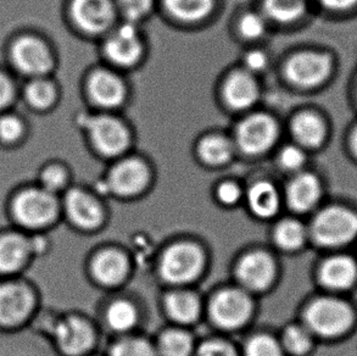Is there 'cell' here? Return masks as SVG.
<instances>
[{
    "label": "cell",
    "mask_w": 357,
    "mask_h": 356,
    "mask_svg": "<svg viewBox=\"0 0 357 356\" xmlns=\"http://www.w3.org/2000/svg\"><path fill=\"white\" fill-rule=\"evenodd\" d=\"M120 21L140 24L154 13L156 0H115Z\"/></svg>",
    "instance_id": "30"
},
{
    "label": "cell",
    "mask_w": 357,
    "mask_h": 356,
    "mask_svg": "<svg viewBox=\"0 0 357 356\" xmlns=\"http://www.w3.org/2000/svg\"><path fill=\"white\" fill-rule=\"evenodd\" d=\"M306 163V153L296 143L285 144L277 151V164L288 172L298 174Z\"/></svg>",
    "instance_id": "35"
},
{
    "label": "cell",
    "mask_w": 357,
    "mask_h": 356,
    "mask_svg": "<svg viewBox=\"0 0 357 356\" xmlns=\"http://www.w3.org/2000/svg\"><path fill=\"white\" fill-rule=\"evenodd\" d=\"M314 239L324 246H342L357 236V215L343 207H329L316 217Z\"/></svg>",
    "instance_id": "12"
},
{
    "label": "cell",
    "mask_w": 357,
    "mask_h": 356,
    "mask_svg": "<svg viewBox=\"0 0 357 356\" xmlns=\"http://www.w3.org/2000/svg\"><path fill=\"white\" fill-rule=\"evenodd\" d=\"M150 175L146 161L139 156L126 154L112 164L107 172L105 186L117 195H135L148 186Z\"/></svg>",
    "instance_id": "11"
},
{
    "label": "cell",
    "mask_w": 357,
    "mask_h": 356,
    "mask_svg": "<svg viewBox=\"0 0 357 356\" xmlns=\"http://www.w3.org/2000/svg\"><path fill=\"white\" fill-rule=\"evenodd\" d=\"M84 88L88 99L98 111L117 112L127 104L130 96L125 76L107 65L93 68L87 75Z\"/></svg>",
    "instance_id": "6"
},
{
    "label": "cell",
    "mask_w": 357,
    "mask_h": 356,
    "mask_svg": "<svg viewBox=\"0 0 357 356\" xmlns=\"http://www.w3.org/2000/svg\"><path fill=\"white\" fill-rule=\"evenodd\" d=\"M70 16L83 34L100 38L120 21L115 0H71Z\"/></svg>",
    "instance_id": "7"
},
{
    "label": "cell",
    "mask_w": 357,
    "mask_h": 356,
    "mask_svg": "<svg viewBox=\"0 0 357 356\" xmlns=\"http://www.w3.org/2000/svg\"><path fill=\"white\" fill-rule=\"evenodd\" d=\"M306 322L312 332L322 337H335L350 327L353 313L348 305L340 300L319 299L307 309Z\"/></svg>",
    "instance_id": "10"
},
{
    "label": "cell",
    "mask_w": 357,
    "mask_h": 356,
    "mask_svg": "<svg viewBox=\"0 0 357 356\" xmlns=\"http://www.w3.org/2000/svg\"><path fill=\"white\" fill-rule=\"evenodd\" d=\"M319 1L329 9H347L357 3V0H319Z\"/></svg>",
    "instance_id": "45"
},
{
    "label": "cell",
    "mask_w": 357,
    "mask_h": 356,
    "mask_svg": "<svg viewBox=\"0 0 357 356\" xmlns=\"http://www.w3.org/2000/svg\"><path fill=\"white\" fill-rule=\"evenodd\" d=\"M289 131L294 143L304 149L317 148L327 135L324 120L312 111L296 112L290 120Z\"/></svg>",
    "instance_id": "22"
},
{
    "label": "cell",
    "mask_w": 357,
    "mask_h": 356,
    "mask_svg": "<svg viewBox=\"0 0 357 356\" xmlns=\"http://www.w3.org/2000/svg\"><path fill=\"white\" fill-rule=\"evenodd\" d=\"M22 135V125L14 116L0 117V140L10 143L19 140Z\"/></svg>",
    "instance_id": "41"
},
{
    "label": "cell",
    "mask_w": 357,
    "mask_h": 356,
    "mask_svg": "<svg viewBox=\"0 0 357 356\" xmlns=\"http://www.w3.org/2000/svg\"><path fill=\"white\" fill-rule=\"evenodd\" d=\"M11 59L15 68L29 76H44L52 71L53 55L48 47L34 37L20 38L13 47Z\"/></svg>",
    "instance_id": "15"
},
{
    "label": "cell",
    "mask_w": 357,
    "mask_h": 356,
    "mask_svg": "<svg viewBox=\"0 0 357 356\" xmlns=\"http://www.w3.org/2000/svg\"><path fill=\"white\" fill-rule=\"evenodd\" d=\"M33 258L29 233L19 228L0 232V279L19 277Z\"/></svg>",
    "instance_id": "14"
},
{
    "label": "cell",
    "mask_w": 357,
    "mask_h": 356,
    "mask_svg": "<svg viewBox=\"0 0 357 356\" xmlns=\"http://www.w3.org/2000/svg\"><path fill=\"white\" fill-rule=\"evenodd\" d=\"M311 336L306 328L293 326L285 329L283 344L288 352L294 355H303L311 348Z\"/></svg>",
    "instance_id": "36"
},
{
    "label": "cell",
    "mask_w": 357,
    "mask_h": 356,
    "mask_svg": "<svg viewBox=\"0 0 357 356\" xmlns=\"http://www.w3.org/2000/svg\"><path fill=\"white\" fill-rule=\"evenodd\" d=\"M54 343L66 356H81L93 344V331L84 320L75 316L59 320L52 329Z\"/></svg>",
    "instance_id": "16"
},
{
    "label": "cell",
    "mask_w": 357,
    "mask_h": 356,
    "mask_svg": "<svg viewBox=\"0 0 357 356\" xmlns=\"http://www.w3.org/2000/svg\"><path fill=\"white\" fill-rule=\"evenodd\" d=\"M304 227L294 220H285L280 222L275 231V241L284 251L299 249L305 242Z\"/></svg>",
    "instance_id": "31"
},
{
    "label": "cell",
    "mask_w": 357,
    "mask_h": 356,
    "mask_svg": "<svg viewBox=\"0 0 357 356\" xmlns=\"http://www.w3.org/2000/svg\"><path fill=\"white\" fill-rule=\"evenodd\" d=\"M68 183V174L60 165H50L39 175V187L43 188L52 194L63 192Z\"/></svg>",
    "instance_id": "38"
},
{
    "label": "cell",
    "mask_w": 357,
    "mask_h": 356,
    "mask_svg": "<svg viewBox=\"0 0 357 356\" xmlns=\"http://www.w3.org/2000/svg\"><path fill=\"white\" fill-rule=\"evenodd\" d=\"M166 308L169 316L181 323L193 322L200 311L198 299L185 292L171 294L166 300Z\"/></svg>",
    "instance_id": "29"
},
{
    "label": "cell",
    "mask_w": 357,
    "mask_h": 356,
    "mask_svg": "<svg viewBox=\"0 0 357 356\" xmlns=\"http://www.w3.org/2000/svg\"><path fill=\"white\" fill-rule=\"evenodd\" d=\"M14 96V89L11 86L9 78L5 77L3 73H0V109L9 104Z\"/></svg>",
    "instance_id": "44"
},
{
    "label": "cell",
    "mask_w": 357,
    "mask_h": 356,
    "mask_svg": "<svg viewBox=\"0 0 357 356\" xmlns=\"http://www.w3.org/2000/svg\"><path fill=\"white\" fill-rule=\"evenodd\" d=\"M356 276V265L348 256H335L329 259L321 269V279L329 288H349L353 285Z\"/></svg>",
    "instance_id": "26"
},
{
    "label": "cell",
    "mask_w": 357,
    "mask_h": 356,
    "mask_svg": "<svg viewBox=\"0 0 357 356\" xmlns=\"http://www.w3.org/2000/svg\"><path fill=\"white\" fill-rule=\"evenodd\" d=\"M192 338L182 331H169L160 339V350L164 356H189Z\"/></svg>",
    "instance_id": "34"
},
{
    "label": "cell",
    "mask_w": 357,
    "mask_h": 356,
    "mask_svg": "<svg viewBox=\"0 0 357 356\" xmlns=\"http://www.w3.org/2000/svg\"><path fill=\"white\" fill-rule=\"evenodd\" d=\"M37 298L20 277L0 279V329H19L33 318Z\"/></svg>",
    "instance_id": "5"
},
{
    "label": "cell",
    "mask_w": 357,
    "mask_h": 356,
    "mask_svg": "<svg viewBox=\"0 0 357 356\" xmlns=\"http://www.w3.org/2000/svg\"><path fill=\"white\" fill-rule=\"evenodd\" d=\"M102 55L105 65L121 73L139 66L146 53L144 34L140 24L119 21L102 38Z\"/></svg>",
    "instance_id": "4"
},
{
    "label": "cell",
    "mask_w": 357,
    "mask_h": 356,
    "mask_svg": "<svg viewBox=\"0 0 357 356\" xmlns=\"http://www.w3.org/2000/svg\"><path fill=\"white\" fill-rule=\"evenodd\" d=\"M63 212L70 222L83 230H92L102 221V207L89 193L71 188L63 195Z\"/></svg>",
    "instance_id": "18"
},
{
    "label": "cell",
    "mask_w": 357,
    "mask_h": 356,
    "mask_svg": "<svg viewBox=\"0 0 357 356\" xmlns=\"http://www.w3.org/2000/svg\"><path fill=\"white\" fill-rule=\"evenodd\" d=\"M81 125L93 150L102 158L119 159L128 154L135 143L130 124L117 112L97 111L84 114Z\"/></svg>",
    "instance_id": "1"
},
{
    "label": "cell",
    "mask_w": 357,
    "mask_h": 356,
    "mask_svg": "<svg viewBox=\"0 0 357 356\" xmlns=\"http://www.w3.org/2000/svg\"><path fill=\"white\" fill-rule=\"evenodd\" d=\"M271 58L264 49L252 47L245 50L241 59V68L255 76H260L270 68Z\"/></svg>",
    "instance_id": "37"
},
{
    "label": "cell",
    "mask_w": 357,
    "mask_h": 356,
    "mask_svg": "<svg viewBox=\"0 0 357 356\" xmlns=\"http://www.w3.org/2000/svg\"><path fill=\"white\" fill-rule=\"evenodd\" d=\"M248 204L256 216H273L280 207L278 191L268 181H257L249 188Z\"/></svg>",
    "instance_id": "27"
},
{
    "label": "cell",
    "mask_w": 357,
    "mask_h": 356,
    "mask_svg": "<svg viewBox=\"0 0 357 356\" xmlns=\"http://www.w3.org/2000/svg\"><path fill=\"white\" fill-rule=\"evenodd\" d=\"M275 272L273 260L261 251H254L244 256L237 267L239 282L251 290L267 288L275 277Z\"/></svg>",
    "instance_id": "20"
},
{
    "label": "cell",
    "mask_w": 357,
    "mask_h": 356,
    "mask_svg": "<svg viewBox=\"0 0 357 356\" xmlns=\"http://www.w3.org/2000/svg\"><path fill=\"white\" fill-rule=\"evenodd\" d=\"M331 70L328 55L310 50L291 54L282 68L285 81L298 88L317 87L328 78Z\"/></svg>",
    "instance_id": "8"
},
{
    "label": "cell",
    "mask_w": 357,
    "mask_h": 356,
    "mask_svg": "<svg viewBox=\"0 0 357 356\" xmlns=\"http://www.w3.org/2000/svg\"><path fill=\"white\" fill-rule=\"evenodd\" d=\"M353 147H354V150H355V153H356V154H357V128H356V130H355V132H354Z\"/></svg>",
    "instance_id": "46"
},
{
    "label": "cell",
    "mask_w": 357,
    "mask_h": 356,
    "mask_svg": "<svg viewBox=\"0 0 357 356\" xmlns=\"http://www.w3.org/2000/svg\"><path fill=\"white\" fill-rule=\"evenodd\" d=\"M237 151L248 156H261L275 149L280 138V125L271 112L252 110L243 114L232 135Z\"/></svg>",
    "instance_id": "3"
},
{
    "label": "cell",
    "mask_w": 357,
    "mask_h": 356,
    "mask_svg": "<svg viewBox=\"0 0 357 356\" xmlns=\"http://www.w3.org/2000/svg\"><path fill=\"white\" fill-rule=\"evenodd\" d=\"M319 183L316 176L300 171L287 187V200L295 212H307L319 198Z\"/></svg>",
    "instance_id": "23"
},
{
    "label": "cell",
    "mask_w": 357,
    "mask_h": 356,
    "mask_svg": "<svg viewBox=\"0 0 357 356\" xmlns=\"http://www.w3.org/2000/svg\"><path fill=\"white\" fill-rule=\"evenodd\" d=\"M216 195H218V200L222 204L233 205L241 199V189L237 183L232 182V181H225L218 184Z\"/></svg>",
    "instance_id": "42"
},
{
    "label": "cell",
    "mask_w": 357,
    "mask_h": 356,
    "mask_svg": "<svg viewBox=\"0 0 357 356\" xmlns=\"http://www.w3.org/2000/svg\"><path fill=\"white\" fill-rule=\"evenodd\" d=\"M107 322L115 331H127L137 322V311L132 304L119 300L107 310Z\"/></svg>",
    "instance_id": "33"
},
{
    "label": "cell",
    "mask_w": 357,
    "mask_h": 356,
    "mask_svg": "<svg viewBox=\"0 0 357 356\" xmlns=\"http://www.w3.org/2000/svg\"><path fill=\"white\" fill-rule=\"evenodd\" d=\"M26 99L37 109H47L56 99V89L53 83L37 78L26 88Z\"/></svg>",
    "instance_id": "32"
},
{
    "label": "cell",
    "mask_w": 357,
    "mask_h": 356,
    "mask_svg": "<svg viewBox=\"0 0 357 356\" xmlns=\"http://www.w3.org/2000/svg\"><path fill=\"white\" fill-rule=\"evenodd\" d=\"M203 265V256L197 246L179 243L169 248L160 262V274L171 283H187L195 279Z\"/></svg>",
    "instance_id": "13"
},
{
    "label": "cell",
    "mask_w": 357,
    "mask_h": 356,
    "mask_svg": "<svg viewBox=\"0 0 357 356\" xmlns=\"http://www.w3.org/2000/svg\"><path fill=\"white\" fill-rule=\"evenodd\" d=\"M112 356H155V353L143 339H126L112 348Z\"/></svg>",
    "instance_id": "40"
},
{
    "label": "cell",
    "mask_w": 357,
    "mask_h": 356,
    "mask_svg": "<svg viewBox=\"0 0 357 356\" xmlns=\"http://www.w3.org/2000/svg\"><path fill=\"white\" fill-rule=\"evenodd\" d=\"M197 356H237L231 346L226 343L211 341V342L204 343L202 347L199 348Z\"/></svg>",
    "instance_id": "43"
},
{
    "label": "cell",
    "mask_w": 357,
    "mask_h": 356,
    "mask_svg": "<svg viewBox=\"0 0 357 356\" xmlns=\"http://www.w3.org/2000/svg\"><path fill=\"white\" fill-rule=\"evenodd\" d=\"M246 356H283L278 343L267 336H257L248 343Z\"/></svg>",
    "instance_id": "39"
},
{
    "label": "cell",
    "mask_w": 357,
    "mask_h": 356,
    "mask_svg": "<svg viewBox=\"0 0 357 356\" xmlns=\"http://www.w3.org/2000/svg\"><path fill=\"white\" fill-rule=\"evenodd\" d=\"M220 94L223 104L229 110L238 114H246L255 110V106L261 99L259 77L238 66L225 75L220 86Z\"/></svg>",
    "instance_id": "9"
},
{
    "label": "cell",
    "mask_w": 357,
    "mask_h": 356,
    "mask_svg": "<svg viewBox=\"0 0 357 356\" xmlns=\"http://www.w3.org/2000/svg\"><path fill=\"white\" fill-rule=\"evenodd\" d=\"M270 24L261 10H246L238 16L236 29L239 38L256 43L267 34Z\"/></svg>",
    "instance_id": "28"
},
{
    "label": "cell",
    "mask_w": 357,
    "mask_h": 356,
    "mask_svg": "<svg viewBox=\"0 0 357 356\" xmlns=\"http://www.w3.org/2000/svg\"><path fill=\"white\" fill-rule=\"evenodd\" d=\"M59 209L56 195L36 186L15 194L10 202L9 215L15 228L26 233H42L55 222Z\"/></svg>",
    "instance_id": "2"
},
{
    "label": "cell",
    "mask_w": 357,
    "mask_h": 356,
    "mask_svg": "<svg viewBox=\"0 0 357 356\" xmlns=\"http://www.w3.org/2000/svg\"><path fill=\"white\" fill-rule=\"evenodd\" d=\"M237 153L232 135L218 131L206 132L195 142L199 161L213 168L229 164Z\"/></svg>",
    "instance_id": "19"
},
{
    "label": "cell",
    "mask_w": 357,
    "mask_h": 356,
    "mask_svg": "<svg viewBox=\"0 0 357 356\" xmlns=\"http://www.w3.org/2000/svg\"><path fill=\"white\" fill-rule=\"evenodd\" d=\"M306 9V0H262L260 10L270 24L289 26L299 21Z\"/></svg>",
    "instance_id": "24"
},
{
    "label": "cell",
    "mask_w": 357,
    "mask_h": 356,
    "mask_svg": "<svg viewBox=\"0 0 357 356\" xmlns=\"http://www.w3.org/2000/svg\"><path fill=\"white\" fill-rule=\"evenodd\" d=\"M127 260L116 251H107L98 254L92 264L93 276L102 284L120 283L127 274Z\"/></svg>",
    "instance_id": "25"
},
{
    "label": "cell",
    "mask_w": 357,
    "mask_h": 356,
    "mask_svg": "<svg viewBox=\"0 0 357 356\" xmlns=\"http://www.w3.org/2000/svg\"><path fill=\"white\" fill-rule=\"evenodd\" d=\"M165 13L176 22L198 26L213 16L218 0H159Z\"/></svg>",
    "instance_id": "21"
},
{
    "label": "cell",
    "mask_w": 357,
    "mask_h": 356,
    "mask_svg": "<svg viewBox=\"0 0 357 356\" xmlns=\"http://www.w3.org/2000/svg\"><path fill=\"white\" fill-rule=\"evenodd\" d=\"M210 313L213 322L226 329H234L245 323L250 315V302L237 289H226L218 293L211 303Z\"/></svg>",
    "instance_id": "17"
}]
</instances>
